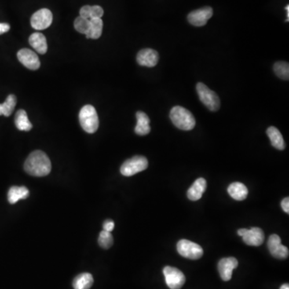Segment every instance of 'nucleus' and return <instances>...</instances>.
I'll return each instance as SVG.
<instances>
[{"label": "nucleus", "instance_id": "f257e3e1", "mask_svg": "<svg viewBox=\"0 0 289 289\" xmlns=\"http://www.w3.org/2000/svg\"><path fill=\"white\" fill-rule=\"evenodd\" d=\"M24 170L28 174L35 177L48 175L52 170L50 159L45 153L35 151L31 153L24 163Z\"/></svg>", "mask_w": 289, "mask_h": 289}, {"label": "nucleus", "instance_id": "f03ea898", "mask_svg": "<svg viewBox=\"0 0 289 289\" xmlns=\"http://www.w3.org/2000/svg\"><path fill=\"white\" fill-rule=\"evenodd\" d=\"M170 118L176 127L186 131L194 129L196 124L192 113L182 106H174L170 111Z\"/></svg>", "mask_w": 289, "mask_h": 289}, {"label": "nucleus", "instance_id": "7ed1b4c3", "mask_svg": "<svg viewBox=\"0 0 289 289\" xmlns=\"http://www.w3.org/2000/svg\"><path fill=\"white\" fill-rule=\"evenodd\" d=\"M81 127L87 133H93L99 127V118L97 113L93 105L87 104L81 109L79 114Z\"/></svg>", "mask_w": 289, "mask_h": 289}, {"label": "nucleus", "instance_id": "20e7f679", "mask_svg": "<svg viewBox=\"0 0 289 289\" xmlns=\"http://www.w3.org/2000/svg\"><path fill=\"white\" fill-rule=\"evenodd\" d=\"M197 92L199 94V99L202 104L206 106L210 111L215 112L220 108V100L218 95L214 93V91L209 89L203 83H198L196 86Z\"/></svg>", "mask_w": 289, "mask_h": 289}, {"label": "nucleus", "instance_id": "39448f33", "mask_svg": "<svg viewBox=\"0 0 289 289\" xmlns=\"http://www.w3.org/2000/svg\"><path fill=\"white\" fill-rule=\"evenodd\" d=\"M148 167V160L143 156H134L128 159L122 164L121 173L126 177L134 175L139 172L147 170Z\"/></svg>", "mask_w": 289, "mask_h": 289}, {"label": "nucleus", "instance_id": "423d86ee", "mask_svg": "<svg viewBox=\"0 0 289 289\" xmlns=\"http://www.w3.org/2000/svg\"><path fill=\"white\" fill-rule=\"evenodd\" d=\"M177 250L182 257L190 260H199L203 255V250L201 246L187 239L178 241Z\"/></svg>", "mask_w": 289, "mask_h": 289}, {"label": "nucleus", "instance_id": "0eeeda50", "mask_svg": "<svg viewBox=\"0 0 289 289\" xmlns=\"http://www.w3.org/2000/svg\"><path fill=\"white\" fill-rule=\"evenodd\" d=\"M166 283L170 289H180L186 282L184 274L177 268L166 266L163 269Z\"/></svg>", "mask_w": 289, "mask_h": 289}, {"label": "nucleus", "instance_id": "6e6552de", "mask_svg": "<svg viewBox=\"0 0 289 289\" xmlns=\"http://www.w3.org/2000/svg\"><path fill=\"white\" fill-rule=\"evenodd\" d=\"M238 235L243 237V242L248 246L258 247L263 244L264 241V233L260 228H251L250 229L242 228L238 231Z\"/></svg>", "mask_w": 289, "mask_h": 289}, {"label": "nucleus", "instance_id": "1a4fd4ad", "mask_svg": "<svg viewBox=\"0 0 289 289\" xmlns=\"http://www.w3.org/2000/svg\"><path fill=\"white\" fill-rule=\"evenodd\" d=\"M52 14L47 8L39 10L31 18V27L35 30H45L50 27L52 23Z\"/></svg>", "mask_w": 289, "mask_h": 289}, {"label": "nucleus", "instance_id": "9d476101", "mask_svg": "<svg viewBox=\"0 0 289 289\" xmlns=\"http://www.w3.org/2000/svg\"><path fill=\"white\" fill-rule=\"evenodd\" d=\"M212 16L213 9L210 7H205L191 12L187 16V19L193 26L202 27L206 25Z\"/></svg>", "mask_w": 289, "mask_h": 289}, {"label": "nucleus", "instance_id": "9b49d317", "mask_svg": "<svg viewBox=\"0 0 289 289\" xmlns=\"http://www.w3.org/2000/svg\"><path fill=\"white\" fill-rule=\"evenodd\" d=\"M268 247L272 257L279 260H285L288 257V248L281 243V239L279 235L273 234L268 241Z\"/></svg>", "mask_w": 289, "mask_h": 289}, {"label": "nucleus", "instance_id": "f8f14e48", "mask_svg": "<svg viewBox=\"0 0 289 289\" xmlns=\"http://www.w3.org/2000/svg\"><path fill=\"white\" fill-rule=\"evenodd\" d=\"M19 61L25 66L28 69L37 70L41 67V61L39 60L38 56L33 51L23 48L19 50L17 53Z\"/></svg>", "mask_w": 289, "mask_h": 289}, {"label": "nucleus", "instance_id": "ddd939ff", "mask_svg": "<svg viewBox=\"0 0 289 289\" xmlns=\"http://www.w3.org/2000/svg\"><path fill=\"white\" fill-rule=\"evenodd\" d=\"M239 265L238 260L234 257H228L220 260L218 264V270L220 277L224 281H229L232 277L233 270Z\"/></svg>", "mask_w": 289, "mask_h": 289}, {"label": "nucleus", "instance_id": "4468645a", "mask_svg": "<svg viewBox=\"0 0 289 289\" xmlns=\"http://www.w3.org/2000/svg\"><path fill=\"white\" fill-rule=\"evenodd\" d=\"M158 60H159V55L158 52L151 48L142 49L137 55V63L141 66L154 67L158 64Z\"/></svg>", "mask_w": 289, "mask_h": 289}, {"label": "nucleus", "instance_id": "2eb2a0df", "mask_svg": "<svg viewBox=\"0 0 289 289\" xmlns=\"http://www.w3.org/2000/svg\"><path fill=\"white\" fill-rule=\"evenodd\" d=\"M206 189V181L200 177L195 180V183L187 191V197L191 201H198L201 199Z\"/></svg>", "mask_w": 289, "mask_h": 289}, {"label": "nucleus", "instance_id": "dca6fc26", "mask_svg": "<svg viewBox=\"0 0 289 289\" xmlns=\"http://www.w3.org/2000/svg\"><path fill=\"white\" fill-rule=\"evenodd\" d=\"M136 118H137V125L135 127V133L140 136H144L150 133L151 130L150 125L151 121L147 114L141 111H138L136 114Z\"/></svg>", "mask_w": 289, "mask_h": 289}, {"label": "nucleus", "instance_id": "f3484780", "mask_svg": "<svg viewBox=\"0 0 289 289\" xmlns=\"http://www.w3.org/2000/svg\"><path fill=\"white\" fill-rule=\"evenodd\" d=\"M228 192L230 196L235 200L243 201L248 195V190L243 183H233L228 187Z\"/></svg>", "mask_w": 289, "mask_h": 289}, {"label": "nucleus", "instance_id": "a211bd4d", "mask_svg": "<svg viewBox=\"0 0 289 289\" xmlns=\"http://www.w3.org/2000/svg\"><path fill=\"white\" fill-rule=\"evenodd\" d=\"M29 44L40 54H45L48 51L47 40L42 33H33L32 35L29 37Z\"/></svg>", "mask_w": 289, "mask_h": 289}, {"label": "nucleus", "instance_id": "6ab92c4d", "mask_svg": "<svg viewBox=\"0 0 289 289\" xmlns=\"http://www.w3.org/2000/svg\"><path fill=\"white\" fill-rule=\"evenodd\" d=\"M267 134L269 137L272 147L277 149L279 151H283L285 149V142L283 140L281 133L277 128L271 126L267 130Z\"/></svg>", "mask_w": 289, "mask_h": 289}, {"label": "nucleus", "instance_id": "aec40b11", "mask_svg": "<svg viewBox=\"0 0 289 289\" xmlns=\"http://www.w3.org/2000/svg\"><path fill=\"white\" fill-rule=\"evenodd\" d=\"M29 196V191L25 187H12L8 193V202L15 204L20 199H27Z\"/></svg>", "mask_w": 289, "mask_h": 289}, {"label": "nucleus", "instance_id": "412c9836", "mask_svg": "<svg viewBox=\"0 0 289 289\" xmlns=\"http://www.w3.org/2000/svg\"><path fill=\"white\" fill-rule=\"evenodd\" d=\"M15 124L19 130L30 131L32 129V124L29 121L25 110H19L16 114Z\"/></svg>", "mask_w": 289, "mask_h": 289}, {"label": "nucleus", "instance_id": "4be33fe9", "mask_svg": "<svg viewBox=\"0 0 289 289\" xmlns=\"http://www.w3.org/2000/svg\"><path fill=\"white\" fill-rule=\"evenodd\" d=\"M93 283V277L90 273L80 274L74 279L73 286L74 289H89Z\"/></svg>", "mask_w": 289, "mask_h": 289}, {"label": "nucleus", "instance_id": "5701e85b", "mask_svg": "<svg viewBox=\"0 0 289 289\" xmlns=\"http://www.w3.org/2000/svg\"><path fill=\"white\" fill-rule=\"evenodd\" d=\"M103 21L100 18L90 19V27L89 32L87 33V39H99L102 34Z\"/></svg>", "mask_w": 289, "mask_h": 289}, {"label": "nucleus", "instance_id": "b1692460", "mask_svg": "<svg viewBox=\"0 0 289 289\" xmlns=\"http://www.w3.org/2000/svg\"><path fill=\"white\" fill-rule=\"evenodd\" d=\"M17 102V99L15 95L11 94L7 97L6 100L3 104H0V116L9 117L13 113Z\"/></svg>", "mask_w": 289, "mask_h": 289}, {"label": "nucleus", "instance_id": "393cba45", "mask_svg": "<svg viewBox=\"0 0 289 289\" xmlns=\"http://www.w3.org/2000/svg\"><path fill=\"white\" fill-rule=\"evenodd\" d=\"M274 73L279 78L288 81L289 80V64L287 62L278 61L273 66Z\"/></svg>", "mask_w": 289, "mask_h": 289}, {"label": "nucleus", "instance_id": "a878e982", "mask_svg": "<svg viewBox=\"0 0 289 289\" xmlns=\"http://www.w3.org/2000/svg\"><path fill=\"white\" fill-rule=\"evenodd\" d=\"M74 27L78 32L86 35L87 33L89 32L90 27V19L79 16L74 21Z\"/></svg>", "mask_w": 289, "mask_h": 289}, {"label": "nucleus", "instance_id": "bb28decb", "mask_svg": "<svg viewBox=\"0 0 289 289\" xmlns=\"http://www.w3.org/2000/svg\"><path fill=\"white\" fill-rule=\"evenodd\" d=\"M98 243L100 247L104 249H109L112 247L114 238L111 232L103 230L99 235Z\"/></svg>", "mask_w": 289, "mask_h": 289}, {"label": "nucleus", "instance_id": "cd10ccee", "mask_svg": "<svg viewBox=\"0 0 289 289\" xmlns=\"http://www.w3.org/2000/svg\"><path fill=\"white\" fill-rule=\"evenodd\" d=\"M103 15H104V10L100 6H91L90 11V19H97L100 18L101 19Z\"/></svg>", "mask_w": 289, "mask_h": 289}, {"label": "nucleus", "instance_id": "c85d7f7f", "mask_svg": "<svg viewBox=\"0 0 289 289\" xmlns=\"http://www.w3.org/2000/svg\"><path fill=\"white\" fill-rule=\"evenodd\" d=\"M90 11L91 6L89 5H85L82 7L80 10V16L85 18V19H90Z\"/></svg>", "mask_w": 289, "mask_h": 289}, {"label": "nucleus", "instance_id": "c756f323", "mask_svg": "<svg viewBox=\"0 0 289 289\" xmlns=\"http://www.w3.org/2000/svg\"><path fill=\"white\" fill-rule=\"evenodd\" d=\"M114 222L111 220H106L104 223V225H103V228H104V231H109V232H111L114 229Z\"/></svg>", "mask_w": 289, "mask_h": 289}, {"label": "nucleus", "instance_id": "7c9ffc66", "mask_svg": "<svg viewBox=\"0 0 289 289\" xmlns=\"http://www.w3.org/2000/svg\"><path fill=\"white\" fill-rule=\"evenodd\" d=\"M281 207L283 209V211L288 214L289 213V199L288 198H285L283 199L281 202Z\"/></svg>", "mask_w": 289, "mask_h": 289}, {"label": "nucleus", "instance_id": "2f4dec72", "mask_svg": "<svg viewBox=\"0 0 289 289\" xmlns=\"http://www.w3.org/2000/svg\"><path fill=\"white\" fill-rule=\"evenodd\" d=\"M10 30V25L8 23H0V35L8 32Z\"/></svg>", "mask_w": 289, "mask_h": 289}, {"label": "nucleus", "instance_id": "473e14b6", "mask_svg": "<svg viewBox=\"0 0 289 289\" xmlns=\"http://www.w3.org/2000/svg\"><path fill=\"white\" fill-rule=\"evenodd\" d=\"M279 289H289L288 283H284V284H283Z\"/></svg>", "mask_w": 289, "mask_h": 289}]
</instances>
